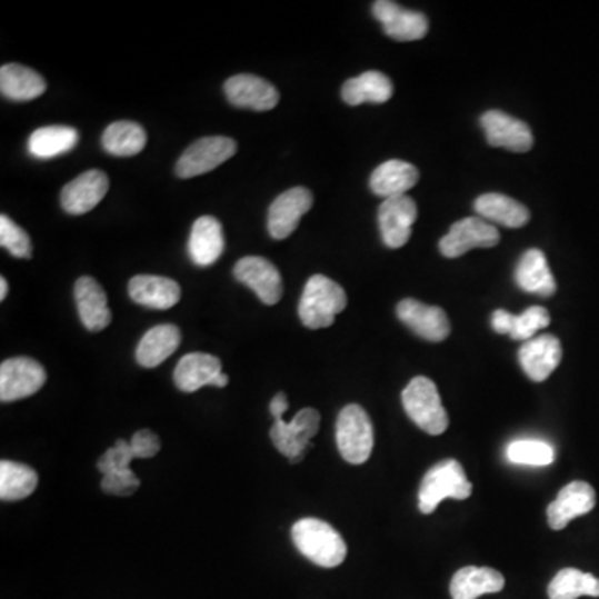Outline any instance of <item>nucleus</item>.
Returning <instances> with one entry per match:
<instances>
[{
	"label": "nucleus",
	"mask_w": 599,
	"mask_h": 599,
	"mask_svg": "<svg viewBox=\"0 0 599 599\" xmlns=\"http://www.w3.org/2000/svg\"><path fill=\"white\" fill-rule=\"evenodd\" d=\"M129 296L136 303L153 310H169L182 297L179 283L167 277L137 276L129 282Z\"/></svg>",
	"instance_id": "22"
},
{
	"label": "nucleus",
	"mask_w": 599,
	"mask_h": 599,
	"mask_svg": "<svg viewBox=\"0 0 599 599\" xmlns=\"http://www.w3.org/2000/svg\"><path fill=\"white\" fill-rule=\"evenodd\" d=\"M551 318L547 308H528L521 315H513L507 310H497L491 317V327L497 333L510 335L513 340H531L538 331L550 325Z\"/></svg>",
	"instance_id": "27"
},
{
	"label": "nucleus",
	"mask_w": 599,
	"mask_h": 599,
	"mask_svg": "<svg viewBox=\"0 0 599 599\" xmlns=\"http://www.w3.org/2000/svg\"><path fill=\"white\" fill-rule=\"evenodd\" d=\"M133 460H136V455L130 447V441L119 440L100 457L97 468L102 475L120 473V471L130 470V463Z\"/></svg>",
	"instance_id": "38"
},
{
	"label": "nucleus",
	"mask_w": 599,
	"mask_h": 599,
	"mask_svg": "<svg viewBox=\"0 0 599 599\" xmlns=\"http://www.w3.org/2000/svg\"><path fill=\"white\" fill-rule=\"evenodd\" d=\"M548 597L550 599L599 598V580L593 575L583 573L577 568H565L551 580Z\"/></svg>",
	"instance_id": "35"
},
{
	"label": "nucleus",
	"mask_w": 599,
	"mask_h": 599,
	"mask_svg": "<svg viewBox=\"0 0 599 599\" xmlns=\"http://www.w3.org/2000/svg\"><path fill=\"white\" fill-rule=\"evenodd\" d=\"M130 447H132L136 458L146 460V458L156 457L162 445H160V438L153 431L140 430L133 435L132 440H130Z\"/></svg>",
	"instance_id": "40"
},
{
	"label": "nucleus",
	"mask_w": 599,
	"mask_h": 599,
	"mask_svg": "<svg viewBox=\"0 0 599 599\" xmlns=\"http://www.w3.org/2000/svg\"><path fill=\"white\" fill-rule=\"evenodd\" d=\"M503 588V575L493 568L467 567L455 575L450 593L453 599H477L483 595L500 593Z\"/></svg>",
	"instance_id": "29"
},
{
	"label": "nucleus",
	"mask_w": 599,
	"mask_h": 599,
	"mask_svg": "<svg viewBox=\"0 0 599 599\" xmlns=\"http://www.w3.org/2000/svg\"><path fill=\"white\" fill-rule=\"evenodd\" d=\"M173 380L183 393H193L203 387L223 388L229 385V377L222 371V361L209 353L186 355L177 365Z\"/></svg>",
	"instance_id": "10"
},
{
	"label": "nucleus",
	"mask_w": 599,
	"mask_h": 599,
	"mask_svg": "<svg viewBox=\"0 0 599 599\" xmlns=\"http://www.w3.org/2000/svg\"><path fill=\"white\" fill-rule=\"evenodd\" d=\"M420 179L417 167L403 160H388L375 169L370 177V189L381 199L407 196Z\"/></svg>",
	"instance_id": "23"
},
{
	"label": "nucleus",
	"mask_w": 599,
	"mask_h": 599,
	"mask_svg": "<svg viewBox=\"0 0 599 599\" xmlns=\"http://www.w3.org/2000/svg\"><path fill=\"white\" fill-rule=\"evenodd\" d=\"M7 293H9V283H7V280L0 279V300H6Z\"/></svg>",
	"instance_id": "42"
},
{
	"label": "nucleus",
	"mask_w": 599,
	"mask_h": 599,
	"mask_svg": "<svg viewBox=\"0 0 599 599\" xmlns=\"http://www.w3.org/2000/svg\"><path fill=\"white\" fill-rule=\"evenodd\" d=\"M47 90L40 73L19 63H6L0 69V92L13 102H29Z\"/></svg>",
	"instance_id": "30"
},
{
	"label": "nucleus",
	"mask_w": 599,
	"mask_h": 599,
	"mask_svg": "<svg viewBox=\"0 0 599 599\" xmlns=\"http://www.w3.org/2000/svg\"><path fill=\"white\" fill-rule=\"evenodd\" d=\"M373 425L360 405H347L338 415L337 447L345 461L361 465L373 451Z\"/></svg>",
	"instance_id": "5"
},
{
	"label": "nucleus",
	"mask_w": 599,
	"mask_h": 599,
	"mask_svg": "<svg viewBox=\"0 0 599 599\" xmlns=\"http://www.w3.org/2000/svg\"><path fill=\"white\" fill-rule=\"evenodd\" d=\"M77 310L83 327L89 331H102L112 321V311L106 290L92 277H80L76 283Z\"/></svg>",
	"instance_id": "21"
},
{
	"label": "nucleus",
	"mask_w": 599,
	"mask_h": 599,
	"mask_svg": "<svg viewBox=\"0 0 599 599\" xmlns=\"http://www.w3.org/2000/svg\"><path fill=\"white\" fill-rule=\"evenodd\" d=\"M500 242V232L481 217H468L451 226L441 239L440 252L447 259H458L475 249H493Z\"/></svg>",
	"instance_id": "8"
},
{
	"label": "nucleus",
	"mask_w": 599,
	"mask_h": 599,
	"mask_svg": "<svg viewBox=\"0 0 599 599\" xmlns=\"http://www.w3.org/2000/svg\"><path fill=\"white\" fill-rule=\"evenodd\" d=\"M227 99L232 106L239 109L256 110V112H267L279 106L280 93L276 86L267 82L262 77L252 73H239L230 77L223 86Z\"/></svg>",
	"instance_id": "12"
},
{
	"label": "nucleus",
	"mask_w": 599,
	"mask_h": 599,
	"mask_svg": "<svg viewBox=\"0 0 599 599\" xmlns=\"http://www.w3.org/2000/svg\"><path fill=\"white\" fill-rule=\"evenodd\" d=\"M147 146V133L139 123L130 120L110 123L102 136V147L116 157H133Z\"/></svg>",
	"instance_id": "33"
},
{
	"label": "nucleus",
	"mask_w": 599,
	"mask_h": 599,
	"mask_svg": "<svg viewBox=\"0 0 599 599\" xmlns=\"http://www.w3.org/2000/svg\"><path fill=\"white\" fill-rule=\"evenodd\" d=\"M401 401L408 417L428 435L438 437L447 431L450 420L441 403L440 391L430 378H413L401 393Z\"/></svg>",
	"instance_id": "4"
},
{
	"label": "nucleus",
	"mask_w": 599,
	"mask_h": 599,
	"mask_svg": "<svg viewBox=\"0 0 599 599\" xmlns=\"http://www.w3.org/2000/svg\"><path fill=\"white\" fill-rule=\"evenodd\" d=\"M597 507V493L590 483L573 481L558 495L548 507V525L551 530H563L575 518L585 517Z\"/></svg>",
	"instance_id": "19"
},
{
	"label": "nucleus",
	"mask_w": 599,
	"mask_h": 599,
	"mask_svg": "<svg viewBox=\"0 0 599 599\" xmlns=\"http://www.w3.org/2000/svg\"><path fill=\"white\" fill-rule=\"evenodd\" d=\"M287 410H289V400H287L286 393L276 395L272 403H270V413H272V417H283Z\"/></svg>",
	"instance_id": "41"
},
{
	"label": "nucleus",
	"mask_w": 599,
	"mask_h": 599,
	"mask_svg": "<svg viewBox=\"0 0 599 599\" xmlns=\"http://www.w3.org/2000/svg\"><path fill=\"white\" fill-rule=\"evenodd\" d=\"M226 249L222 223L216 217H200L192 227L189 240L190 259L196 266H213Z\"/></svg>",
	"instance_id": "24"
},
{
	"label": "nucleus",
	"mask_w": 599,
	"mask_h": 599,
	"mask_svg": "<svg viewBox=\"0 0 599 599\" xmlns=\"http://www.w3.org/2000/svg\"><path fill=\"white\" fill-rule=\"evenodd\" d=\"M180 341H182V333L176 325H157L150 328L140 340L136 353L137 361L143 368L159 367L167 358L176 353Z\"/></svg>",
	"instance_id": "28"
},
{
	"label": "nucleus",
	"mask_w": 599,
	"mask_h": 599,
	"mask_svg": "<svg viewBox=\"0 0 599 599\" xmlns=\"http://www.w3.org/2000/svg\"><path fill=\"white\" fill-rule=\"evenodd\" d=\"M311 207H313V196L305 187H296L277 197L269 210L270 237L276 240L289 239L300 226L301 217Z\"/></svg>",
	"instance_id": "14"
},
{
	"label": "nucleus",
	"mask_w": 599,
	"mask_h": 599,
	"mask_svg": "<svg viewBox=\"0 0 599 599\" xmlns=\"http://www.w3.org/2000/svg\"><path fill=\"white\" fill-rule=\"evenodd\" d=\"M507 458L515 465L528 467H548L555 461V450L551 445L540 440H518L508 445Z\"/></svg>",
	"instance_id": "36"
},
{
	"label": "nucleus",
	"mask_w": 599,
	"mask_h": 599,
	"mask_svg": "<svg viewBox=\"0 0 599 599\" xmlns=\"http://www.w3.org/2000/svg\"><path fill=\"white\" fill-rule=\"evenodd\" d=\"M341 97L348 106L353 107L361 103H385L393 97V83L385 73L370 70L347 80L341 87Z\"/></svg>",
	"instance_id": "31"
},
{
	"label": "nucleus",
	"mask_w": 599,
	"mask_h": 599,
	"mask_svg": "<svg viewBox=\"0 0 599 599\" xmlns=\"http://www.w3.org/2000/svg\"><path fill=\"white\" fill-rule=\"evenodd\" d=\"M345 290L325 276H313L305 286L299 305L301 323L310 330L333 325L335 317L347 308Z\"/></svg>",
	"instance_id": "2"
},
{
	"label": "nucleus",
	"mask_w": 599,
	"mask_h": 599,
	"mask_svg": "<svg viewBox=\"0 0 599 599\" xmlns=\"http://www.w3.org/2000/svg\"><path fill=\"white\" fill-rule=\"evenodd\" d=\"M0 246L16 257V259H30L32 257V242L26 230L12 222L7 216L0 217Z\"/></svg>",
	"instance_id": "37"
},
{
	"label": "nucleus",
	"mask_w": 599,
	"mask_h": 599,
	"mask_svg": "<svg viewBox=\"0 0 599 599\" xmlns=\"http://www.w3.org/2000/svg\"><path fill=\"white\" fill-rule=\"evenodd\" d=\"M109 192V177L102 170H87L67 183L60 192L62 209L70 216H83L96 209Z\"/></svg>",
	"instance_id": "17"
},
{
	"label": "nucleus",
	"mask_w": 599,
	"mask_h": 599,
	"mask_svg": "<svg viewBox=\"0 0 599 599\" xmlns=\"http://www.w3.org/2000/svg\"><path fill=\"white\" fill-rule=\"evenodd\" d=\"M373 16L383 26L385 33L400 42H413L427 36V16L417 10L403 9L391 0L375 2Z\"/></svg>",
	"instance_id": "15"
},
{
	"label": "nucleus",
	"mask_w": 599,
	"mask_h": 599,
	"mask_svg": "<svg viewBox=\"0 0 599 599\" xmlns=\"http://www.w3.org/2000/svg\"><path fill=\"white\" fill-rule=\"evenodd\" d=\"M475 210L481 219L491 226L508 227V229H521L530 222V210L503 193H485L475 202Z\"/></svg>",
	"instance_id": "26"
},
{
	"label": "nucleus",
	"mask_w": 599,
	"mask_h": 599,
	"mask_svg": "<svg viewBox=\"0 0 599 599\" xmlns=\"http://www.w3.org/2000/svg\"><path fill=\"white\" fill-rule=\"evenodd\" d=\"M47 373L32 358H9L0 365V400L3 403L32 397L46 385Z\"/></svg>",
	"instance_id": "9"
},
{
	"label": "nucleus",
	"mask_w": 599,
	"mask_h": 599,
	"mask_svg": "<svg viewBox=\"0 0 599 599\" xmlns=\"http://www.w3.org/2000/svg\"><path fill=\"white\" fill-rule=\"evenodd\" d=\"M417 217V203L411 197L401 196L383 200L378 210V226L385 246L388 249H401L407 246Z\"/></svg>",
	"instance_id": "11"
},
{
	"label": "nucleus",
	"mask_w": 599,
	"mask_h": 599,
	"mask_svg": "<svg viewBox=\"0 0 599 599\" xmlns=\"http://www.w3.org/2000/svg\"><path fill=\"white\" fill-rule=\"evenodd\" d=\"M481 127L491 147H501L518 153L528 152L533 147V133L528 123L501 110L483 113Z\"/></svg>",
	"instance_id": "16"
},
{
	"label": "nucleus",
	"mask_w": 599,
	"mask_h": 599,
	"mask_svg": "<svg viewBox=\"0 0 599 599\" xmlns=\"http://www.w3.org/2000/svg\"><path fill=\"white\" fill-rule=\"evenodd\" d=\"M233 276L243 286L252 289L260 301L277 305L282 300L283 280L279 269L263 257H246L237 262Z\"/></svg>",
	"instance_id": "13"
},
{
	"label": "nucleus",
	"mask_w": 599,
	"mask_h": 599,
	"mask_svg": "<svg viewBox=\"0 0 599 599\" xmlns=\"http://www.w3.org/2000/svg\"><path fill=\"white\" fill-rule=\"evenodd\" d=\"M77 143H79V132L72 127H42L30 136L29 152L36 159H53L76 149Z\"/></svg>",
	"instance_id": "32"
},
{
	"label": "nucleus",
	"mask_w": 599,
	"mask_h": 599,
	"mask_svg": "<svg viewBox=\"0 0 599 599\" xmlns=\"http://www.w3.org/2000/svg\"><path fill=\"white\" fill-rule=\"evenodd\" d=\"M297 550L321 568H337L347 558V545L331 525L317 518H303L292 528Z\"/></svg>",
	"instance_id": "1"
},
{
	"label": "nucleus",
	"mask_w": 599,
	"mask_h": 599,
	"mask_svg": "<svg viewBox=\"0 0 599 599\" xmlns=\"http://www.w3.org/2000/svg\"><path fill=\"white\" fill-rule=\"evenodd\" d=\"M473 491L463 467L457 460H443L427 471L418 491V508L431 515L445 498L467 500Z\"/></svg>",
	"instance_id": "3"
},
{
	"label": "nucleus",
	"mask_w": 599,
	"mask_h": 599,
	"mask_svg": "<svg viewBox=\"0 0 599 599\" xmlns=\"http://www.w3.org/2000/svg\"><path fill=\"white\" fill-rule=\"evenodd\" d=\"M515 280L521 290L533 296L551 297L557 293V280L548 266L547 256L538 249L523 253L515 270Z\"/></svg>",
	"instance_id": "25"
},
{
	"label": "nucleus",
	"mask_w": 599,
	"mask_h": 599,
	"mask_svg": "<svg viewBox=\"0 0 599 599\" xmlns=\"http://www.w3.org/2000/svg\"><path fill=\"white\" fill-rule=\"evenodd\" d=\"M37 485L39 477L27 465L9 460L0 463V500H23L36 491Z\"/></svg>",
	"instance_id": "34"
},
{
	"label": "nucleus",
	"mask_w": 599,
	"mask_h": 599,
	"mask_svg": "<svg viewBox=\"0 0 599 599\" xmlns=\"http://www.w3.org/2000/svg\"><path fill=\"white\" fill-rule=\"evenodd\" d=\"M397 315L413 333L425 340L438 343V341L447 340L448 335L451 333L450 320L443 308L407 299L398 303Z\"/></svg>",
	"instance_id": "18"
},
{
	"label": "nucleus",
	"mask_w": 599,
	"mask_h": 599,
	"mask_svg": "<svg viewBox=\"0 0 599 599\" xmlns=\"http://www.w3.org/2000/svg\"><path fill=\"white\" fill-rule=\"evenodd\" d=\"M236 152V140L229 137H203L182 153L177 162V176L180 179H193V177L212 172L217 167L232 159Z\"/></svg>",
	"instance_id": "7"
},
{
	"label": "nucleus",
	"mask_w": 599,
	"mask_h": 599,
	"mask_svg": "<svg viewBox=\"0 0 599 599\" xmlns=\"http://www.w3.org/2000/svg\"><path fill=\"white\" fill-rule=\"evenodd\" d=\"M102 490L116 497H130L140 488V480L132 470L120 471V473L103 475Z\"/></svg>",
	"instance_id": "39"
},
{
	"label": "nucleus",
	"mask_w": 599,
	"mask_h": 599,
	"mask_svg": "<svg viewBox=\"0 0 599 599\" xmlns=\"http://www.w3.org/2000/svg\"><path fill=\"white\" fill-rule=\"evenodd\" d=\"M318 428L320 413L315 408H303L292 421H286L283 417L276 418L270 438L283 457L292 463H299L311 447V438L318 433Z\"/></svg>",
	"instance_id": "6"
},
{
	"label": "nucleus",
	"mask_w": 599,
	"mask_h": 599,
	"mask_svg": "<svg viewBox=\"0 0 599 599\" xmlns=\"http://www.w3.org/2000/svg\"><path fill=\"white\" fill-rule=\"evenodd\" d=\"M563 348L553 335H541L525 341L518 360L525 373L533 381H545L560 365Z\"/></svg>",
	"instance_id": "20"
}]
</instances>
